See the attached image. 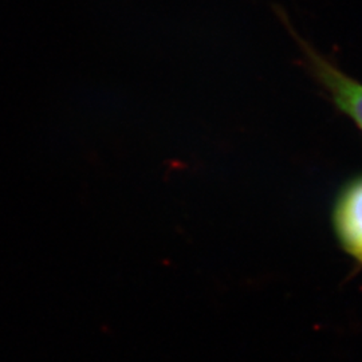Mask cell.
<instances>
[{
  "label": "cell",
  "instance_id": "obj_1",
  "mask_svg": "<svg viewBox=\"0 0 362 362\" xmlns=\"http://www.w3.org/2000/svg\"><path fill=\"white\" fill-rule=\"evenodd\" d=\"M334 227L342 246L362 262V177L351 181L339 194Z\"/></svg>",
  "mask_w": 362,
  "mask_h": 362
},
{
  "label": "cell",
  "instance_id": "obj_2",
  "mask_svg": "<svg viewBox=\"0 0 362 362\" xmlns=\"http://www.w3.org/2000/svg\"><path fill=\"white\" fill-rule=\"evenodd\" d=\"M311 65L333 101L362 129V83L344 74L336 66L310 52Z\"/></svg>",
  "mask_w": 362,
  "mask_h": 362
}]
</instances>
